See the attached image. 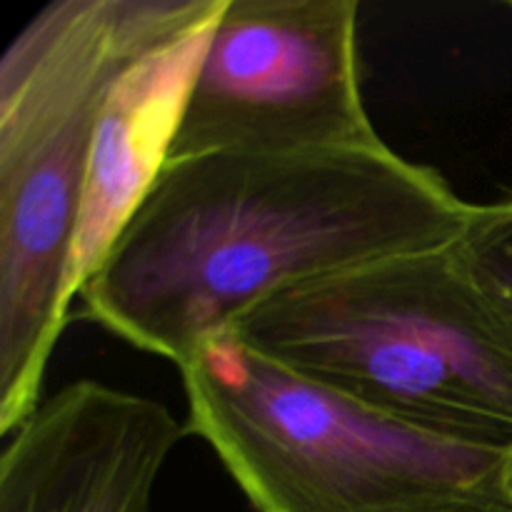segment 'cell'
Here are the masks:
<instances>
[{
	"label": "cell",
	"mask_w": 512,
	"mask_h": 512,
	"mask_svg": "<svg viewBox=\"0 0 512 512\" xmlns=\"http://www.w3.org/2000/svg\"><path fill=\"white\" fill-rule=\"evenodd\" d=\"M218 15L135 60L105 95L70 253V300L93 278L170 160L180 113Z\"/></svg>",
	"instance_id": "52a82bcc"
},
{
	"label": "cell",
	"mask_w": 512,
	"mask_h": 512,
	"mask_svg": "<svg viewBox=\"0 0 512 512\" xmlns=\"http://www.w3.org/2000/svg\"><path fill=\"white\" fill-rule=\"evenodd\" d=\"M510 8H512V3H510Z\"/></svg>",
	"instance_id": "9c48e42d"
},
{
	"label": "cell",
	"mask_w": 512,
	"mask_h": 512,
	"mask_svg": "<svg viewBox=\"0 0 512 512\" xmlns=\"http://www.w3.org/2000/svg\"><path fill=\"white\" fill-rule=\"evenodd\" d=\"M183 435L158 400L70 383L5 435L0 512H150Z\"/></svg>",
	"instance_id": "8992f818"
},
{
	"label": "cell",
	"mask_w": 512,
	"mask_h": 512,
	"mask_svg": "<svg viewBox=\"0 0 512 512\" xmlns=\"http://www.w3.org/2000/svg\"><path fill=\"white\" fill-rule=\"evenodd\" d=\"M470 205L388 145L168 160L80 290L120 340L183 368L280 293L453 245Z\"/></svg>",
	"instance_id": "6da1fadb"
},
{
	"label": "cell",
	"mask_w": 512,
	"mask_h": 512,
	"mask_svg": "<svg viewBox=\"0 0 512 512\" xmlns=\"http://www.w3.org/2000/svg\"><path fill=\"white\" fill-rule=\"evenodd\" d=\"M225 0H55L0 60V435L40 403L68 318V265L95 123L143 55Z\"/></svg>",
	"instance_id": "7a4b0ae2"
},
{
	"label": "cell",
	"mask_w": 512,
	"mask_h": 512,
	"mask_svg": "<svg viewBox=\"0 0 512 512\" xmlns=\"http://www.w3.org/2000/svg\"><path fill=\"white\" fill-rule=\"evenodd\" d=\"M355 0H225L170 160L383 145L360 88Z\"/></svg>",
	"instance_id": "5b68a950"
},
{
	"label": "cell",
	"mask_w": 512,
	"mask_h": 512,
	"mask_svg": "<svg viewBox=\"0 0 512 512\" xmlns=\"http://www.w3.org/2000/svg\"><path fill=\"white\" fill-rule=\"evenodd\" d=\"M455 250L470 278L512 330V195L488 205H470Z\"/></svg>",
	"instance_id": "ba28073f"
},
{
	"label": "cell",
	"mask_w": 512,
	"mask_h": 512,
	"mask_svg": "<svg viewBox=\"0 0 512 512\" xmlns=\"http://www.w3.org/2000/svg\"><path fill=\"white\" fill-rule=\"evenodd\" d=\"M225 335L400 423L512 450V330L455 243L300 285Z\"/></svg>",
	"instance_id": "3957f363"
},
{
	"label": "cell",
	"mask_w": 512,
	"mask_h": 512,
	"mask_svg": "<svg viewBox=\"0 0 512 512\" xmlns=\"http://www.w3.org/2000/svg\"><path fill=\"white\" fill-rule=\"evenodd\" d=\"M188 430L255 512H512V450L360 405L220 335L180 368Z\"/></svg>",
	"instance_id": "277c9868"
}]
</instances>
